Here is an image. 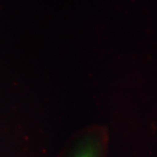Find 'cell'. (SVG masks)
<instances>
[{"label":"cell","mask_w":157,"mask_h":157,"mask_svg":"<svg viewBox=\"0 0 157 157\" xmlns=\"http://www.w3.org/2000/svg\"><path fill=\"white\" fill-rule=\"evenodd\" d=\"M107 139L103 134H89L75 144L67 157H105Z\"/></svg>","instance_id":"cell-1"}]
</instances>
